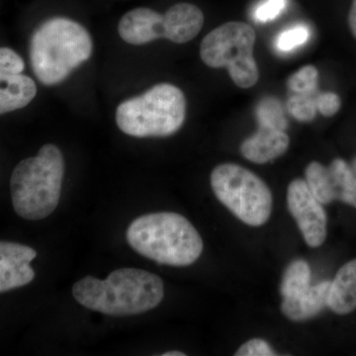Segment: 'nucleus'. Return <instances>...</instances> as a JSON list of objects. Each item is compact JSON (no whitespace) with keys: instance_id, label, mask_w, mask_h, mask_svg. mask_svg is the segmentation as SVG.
Instances as JSON below:
<instances>
[{"instance_id":"obj_1","label":"nucleus","mask_w":356,"mask_h":356,"mask_svg":"<svg viewBox=\"0 0 356 356\" xmlns=\"http://www.w3.org/2000/svg\"><path fill=\"white\" fill-rule=\"evenodd\" d=\"M74 299L89 310L111 317H129L153 310L165 296L156 274L138 268H120L100 280L86 276L72 286Z\"/></svg>"},{"instance_id":"obj_2","label":"nucleus","mask_w":356,"mask_h":356,"mask_svg":"<svg viewBox=\"0 0 356 356\" xmlns=\"http://www.w3.org/2000/svg\"><path fill=\"white\" fill-rule=\"evenodd\" d=\"M92 50V39L83 25L69 18H51L33 33L30 63L40 83L55 86L88 60Z\"/></svg>"},{"instance_id":"obj_3","label":"nucleus","mask_w":356,"mask_h":356,"mask_svg":"<svg viewBox=\"0 0 356 356\" xmlns=\"http://www.w3.org/2000/svg\"><path fill=\"white\" fill-rule=\"evenodd\" d=\"M126 238L138 254L170 266H191L203 250L197 229L177 213H152L137 218L129 226Z\"/></svg>"},{"instance_id":"obj_4","label":"nucleus","mask_w":356,"mask_h":356,"mask_svg":"<svg viewBox=\"0 0 356 356\" xmlns=\"http://www.w3.org/2000/svg\"><path fill=\"white\" fill-rule=\"evenodd\" d=\"M64 175V156L55 145H44L36 156L21 161L10 179L16 214L29 221L50 216L60 202Z\"/></svg>"},{"instance_id":"obj_5","label":"nucleus","mask_w":356,"mask_h":356,"mask_svg":"<svg viewBox=\"0 0 356 356\" xmlns=\"http://www.w3.org/2000/svg\"><path fill=\"white\" fill-rule=\"evenodd\" d=\"M185 116L184 92L172 84L159 83L122 102L117 107L116 123L132 137H168L182 127Z\"/></svg>"},{"instance_id":"obj_6","label":"nucleus","mask_w":356,"mask_h":356,"mask_svg":"<svg viewBox=\"0 0 356 356\" xmlns=\"http://www.w3.org/2000/svg\"><path fill=\"white\" fill-rule=\"evenodd\" d=\"M254 44L255 32L252 26L236 21L227 22L203 39L201 60L213 69L226 67L236 86L250 88L259 79L254 57Z\"/></svg>"},{"instance_id":"obj_7","label":"nucleus","mask_w":356,"mask_h":356,"mask_svg":"<svg viewBox=\"0 0 356 356\" xmlns=\"http://www.w3.org/2000/svg\"><path fill=\"white\" fill-rule=\"evenodd\" d=\"M211 186L220 202L250 226L266 224L273 209V195L264 180L243 166L222 163L211 173Z\"/></svg>"},{"instance_id":"obj_8","label":"nucleus","mask_w":356,"mask_h":356,"mask_svg":"<svg viewBox=\"0 0 356 356\" xmlns=\"http://www.w3.org/2000/svg\"><path fill=\"white\" fill-rule=\"evenodd\" d=\"M305 175L309 188L321 203L339 200L356 208V175L343 159H334L329 166L313 161Z\"/></svg>"},{"instance_id":"obj_9","label":"nucleus","mask_w":356,"mask_h":356,"mask_svg":"<svg viewBox=\"0 0 356 356\" xmlns=\"http://www.w3.org/2000/svg\"><path fill=\"white\" fill-rule=\"evenodd\" d=\"M287 206L307 245L318 248L327 238V214L306 180L295 179L288 186Z\"/></svg>"},{"instance_id":"obj_10","label":"nucleus","mask_w":356,"mask_h":356,"mask_svg":"<svg viewBox=\"0 0 356 356\" xmlns=\"http://www.w3.org/2000/svg\"><path fill=\"white\" fill-rule=\"evenodd\" d=\"M34 248L17 243L0 242V293L25 286L35 278L31 261Z\"/></svg>"},{"instance_id":"obj_11","label":"nucleus","mask_w":356,"mask_h":356,"mask_svg":"<svg viewBox=\"0 0 356 356\" xmlns=\"http://www.w3.org/2000/svg\"><path fill=\"white\" fill-rule=\"evenodd\" d=\"M163 15L153 9L139 7L129 11L118 25L119 35L126 43L134 46L151 43L163 38Z\"/></svg>"},{"instance_id":"obj_12","label":"nucleus","mask_w":356,"mask_h":356,"mask_svg":"<svg viewBox=\"0 0 356 356\" xmlns=\"http://www.w3.org/2000/svg\"><path fill=\"white\" fill-rule=\"evenodd\" d=\"M163 38L185 44L195 38L204 25V14L191 3H177L163 14Z\"/></svg>"},{"instance_id":"obj_13","label":"nucleus","mask_w":356,"mask_h":356,"mask_svg":"<svg viewBox=\"0 0 356 356\" xmlns=\"http://www.w3.org/2000/svg\"><path fill=\"white\" fill-rule=\"evenodd\" d=\"M289 143L284 131L261 125L257 133L243 140L241 153L248 161L262 165L286 153Z\"/></svg>"},{"instance_id":"obj_14","label":"nucleus","mask_w":356,"mask_h":356,"mask_svg":"<svg viewBox=\"0 0 356 356\" xmlns=\"http://www.w3.org/2000/svg\"><path fill=\"white\" fill-rule=\"evenodd\" d=\"M331 281H323L291 298H283L281 310L290 320L299 322L314 318L327 307Z\"/></svg>"},{"instance_id":"obj_15","label":"nucleus","mask_w":356,"mask_h":356,"mask_svg":"<svg viewBox=\"0 0 356 356\" xmlns=\"http://www.w3.org/2000/svg\"><path fill=\"white\" fill-rule=\"evenodd\" d=\"M36 95L31 77L0 72V115L24 108Z\"/></svg>"},{"instance_id":"obj_16","label":"nucleus","mask_w":356,"mask_h":356,"mask_svg":"<svg viewBox=\"0 0 356 356\" xmlns=\"http://www.w3.org/2000/svg\"><path fill=\"white\" fill-rule=\"evenodd\" d=\"M327 307L339 315L356 309V259L344 264L331 282Z\"/></svg>"},{"instance_id":"obj_17","label":"nucleus","mask_w":356,"mask_h":356,"mask_svg":"<svg viewBox=\"0 0 356 356\" xmlns=\"http://www.w3.org/2000/svg\"><path fill=\"white\" fill-rule=\"evenodd\" d=\"M311 286V268L308 262L296 259L287 266L283 274L280 293L283 298H291Z\"/></svg>"},{"instance_id":"obj_18","label":"nucleus","mask_w":356,"mask_h":356,"mask_svg":"<svg viewBox=\"0 0 356 356\" xmlns=\"http://www.w3.org/2000/svg\"><path fill=\"white\" fill-rule=\"evenodd\" d=\"M318 72L314 65H305L288 79L287 84L297 95H315L318 88Z\"/></svg>"},{"instance_id":"obj_19","label":"nucleus","mask_w":356,"mask_h":356,"mask_svg":"<svg viewBox=\"0 0 356 356\" xmlns=\"http://www.w3.org/2000/svg\"><path fill=\"white\" fill-rule=\"evenodd\" d=\"M287 109L296 120L300 122L313 121L318 112L316 96L295 93L288 99Z\"/></svg>"},{"instance_id":"obj_20","label":"nucleus","mask_w":356,"mask_h":356,"mask_svg":"<svg viewBox=\"0 0 356 356\" xmlns=\"http://www.w3.org/2000/svg\"><path fill=\"white\" fill-rule=\"evenodd\" d=\"M310 38V30L304 25H297L280 33L276 38V48L278 51L286 53L298 48Z\"/></svg>"},{"instance_id":"obj_21","label":"nucleus","mask_w":356,"mask_h":356,"mask_svg":"<svg viewBox=\"0 0 356 356\" xmlns=\"http://www.w3.org/2000/svg\"><path fill=\"white\" fill-rule=\"evenodd\" d=\"M259 125L268 126L280 130L287 127L286 120L281 113L280 106L273 100L262 103L259 109Z\"/></svg>"},{"instance_id":"obj_22","label":"nucleus","mask_w":356,"mask_h":356,"mask_svg":"<svg viewBox=\"0 0 356 356\" xmlns=\"http://www.w3.org/2000/svg\"><path fill=\"white\" fill-rule=\"evenodd\" d=\"M287 0H266L254 11V19L266 23L275 19L286 7Z\"/></svg>"},{"instance_id":"obj_23","label":"nucleus","mask_w":356,"mask_h":356,"mask_svg":"<svg viewBox=\"0 0 356 356\" xmlns=\"http://www.w3.org/2000/svg\"><path fill=\"white\" fill-rule=\"evenodd\" d=\"M24 69V60L17 53L9 48H0V72L19 74Z\"/></svg>"},{"instance_id":"obj_24","label":"nucleus","mask_w":356,"mask_h":356,"mask_svg":"<svg viewBox=\"0 0 356 356\" xmlns=\"http://www.w3.org/2000/svg\"><path fill=\"white\" fill-rule=\"evenodd\" d=\"M316 104L318 112L323 116L332 117L341 109V100L336 93L324 92L316 96Z\"/></svg>"},{"instance_id":"obj_25","label":"nucleus","mask_w":356,"mask_h":356,"mask_svg":"<svg viewBox=\"0 0 356 356\" xmlns=\"http://www.w3.org/2000/svg\"><path fill=\"white\" fill-rule=\"evenodd\" d=\"M276 353L271 350L270 346L261 339H250L243 343L236 353V356H271Z\"/></svg>"},{"instance_id":"obj_26","label":"nucleus","mask_w":356,"mask_h":356,"mask_svg":"<svg viewBox=\"0 0 356 356\" xmlns=\"http://www.w3.org/2000/svg\"><path fill=\"white\" fill-rule=\"evenodd\" d=\"M348 25L353 37L356 39V0H353L351 3L350 13H348Z\"/></svg>"},{"instance_id":"obj_27","label":"nucleus","mask_w":356,"mask_h":356,"mask_svg":"<svg viewBox=\"0 0 356 356\" xmlns=\"http://www.w3.org/2000/svg\"><path fill=\"white\" fill-rule=\"evenodd\" d=\"M185 353L181 351H168V353H163V356H184Z\"/></svg>"},{"instance_id":"obj_28","label":"nucleus","mask_w":356,"mask_h":356,"mask_svg":"<svg viewBox=\"0 0 356 356\" xmlns=\"http://www.w3.org/2000/svg\"><path fill=\"white\" fill-rule=\"evenodd\" d=\"M353 170H355V172L356 175V158L355 159V161H353Z\"/></svg>"}]
</instances>
